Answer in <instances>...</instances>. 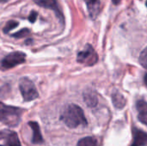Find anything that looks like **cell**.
I'll return each mask as SVG.
<instances>
[{
  "mask_svg": "<svg viewBox=\"0 0 147 146\" xmlns=\"http://www.w3.org/2000/svg\"><path fill=\"white\" fill-rule=\"evenodd\" d=\"M28 34H29V30L28 28H23V29L20 30L19 32L13 34V36L16 37V38H22V37L28 35Z\"/></svg>",
  "mask_w": 147,
  "mask_h": 146,
  "instance_id": "cell-16",
  "label": "cell"
},
{
  "mask_svg": "<svg viewBox=\"0 0 147 146\" xmlns=\"http://www.w3.org/2000/svg\"><path fill=\"white\" fill-rule=\"evenodd\" d=\"M60 119L70 128L87 126V120L83 109L75 104L66 105L61 112Z\"/></svg>",
  "mask_w": 147,
  "mask_h": 146,
  "instance_id": "cell-1",
  "label": "cell"
},
{
  "mask_svg": "<svg viewBox=\"0 0 147 146\" xmlns=\"http://www.w3.org/2000/svg\"><path fill=\"white\" fill-rule=\"evenodd\" d=\"M133 134H134V140L131 146H146L147 142L146 133L138 129L137 127H133Z\"/></svg>",
  "mask_w": 147,
  "mask_h": 146,
  "instance_id": "cell-8",
  "label": "cell"
},
{
  "mask_svg": "<svg viewBox=\"0 0 147 146\" xmlns=\"http://www.w3.org/2000/svg\"><path fill=\"white\" fill-rule=\"evenodd\" d=\"M36 18H37V13H36L35 11H32V12L30 13V15H29V17H28V20H29L31 22H34L35 20H36Z\"/></svg>",
  "mask_w": 147,
  "mask_h": 146,
  "instance_id": "cell-17",
  "label": "cell"
},
{
  "mask_svg": "<svg viewBox=\"0 0 147 146\" xmlns=\"http://www.w3.org/2000/svg\"><path fill=\"white\" fill-rule=\"evenodd\" d=\"M113 1V3H115V4H118L120 2H121V0H112Z\"/></svg>",
  "mask_w": 147,
  "mask_h": 146,
  "instance_id": "cell-18",
  "label": "cell"
},
{
  "mask_svg": "<svg viewBox=\"0 0 147 146\" xmlns=\"http://www.w3.org/2000/svg\"><path fill=\"white\" fill-rule=\"evenodd\" d=\"M146 52H147L146 48H145V49L143 50V52L140 53V64L142 65V66H143L144 68H146V63H147Z\"/></svg>",
  "mask_w": 147,
  "mask_h": 146,
  "instance_id": "cell-14",
  "label": "cell"
},
{
  "mask_svg": "<svg viewBox=\"0 0 147 146\" xmlns=\"http://www.w3.org/2000/svg\"><path fill=\"white\" fill-rule=\"evenodd\" d=\"M33 1L40 7H43L46 9H50L53 10L56 13L58 18L60 20V22H64V21H65L64 15L62 14V11L60 10V9L58 6L56 0H33Z\"/></svg>",
  "mask_w": 147,
  "mask_h": 146,
  "instance_id": "cell-7",
  "label": "cell"
},
{
  "mask_svg": "<svg viewBox=\"0 0 147 146\" xmlns=\"http://www.w3.org/2000/svg\"><path fill=\"white\" fill-rule=\"evenodd\" d=\"M0 146H2V145H0Z\"/></svg>",
  "mask_w": 147,
  "mask_h": 146,
  "instance_id": "cell-19",
  "label": "cell"
},
{
  "mask_svg": "<svg viewBox=\"0 0 147 146\" xmlns=\"http://www.w3.org/2000/svg\"><path fill=\"white\" fill-rule=\"evenodd\" d=\"M23 110L0 102V122L9 127H16L21 121Z\"/></svg>",
  "mask_w": 147,
  "mask_h": 146,
  "instance_id": "cell-2",
  "label": "cell"
},
{
  "mask_svg": "<svg viewBox=\"0 0 147 146\" xmlns=\"http://www.w3.org/2000/svg\"><path fill=\"white\" fill-rule=\"evenodd\" d=\"M91 19H96L100 11V0H84Z\"/></svg>",
  "mask_w": 147,
  "mask_h": 146,
  "instance_id": "cell-9",
  "label": "cell"
},
{
  "mask_svg": "<svg viewBox=\"0 0 147 146\" xmlns=\"http://www.w3.org/2000/svg\"><path fill=\"white\" fill-rule=\"evenodd\" d=\"M18 25V23L16 22H14V21H9L7 24H6V26L4 27V28H3V32L4 33H8L9 30H11L12 28H14L15 27H16Z\"/></svg>",
  "mask_w": 147,
  "mask_h": 146,
  "instance_id": "cell-15",
  "label": "cell"
},
{
  "mask_svg": "<svg viewBox=\"0 0 147 146\" xmlns=\"http://www.w3.org/2000/svg\"><path fill=\"white\" fill-rule=\"evenodd\" d=\"M112 100H113L114 105L117 108H123L124 106L126 105V100L124 96L119 92H115L112 95Z\"/></svg>",
  "mask_w": 147,
  "mask_h": 146,
  "instance_id": "cell-12",
  "label": "cell"
},
{
  "mask_svg": "<svg viewBox=\"0 0 147 146\" xmlns=\"http://www.w3.org/2000/svg\"><path fill=\"white\" fill-rule=\"evenodd\" d=\"M77 60L80 64L85 65L87 66H91L97 62L98 57H97V54L95 52L94 48L91 46L87 45L86 47L84 48V50H83L78 53Z\"/></svg>",
  "mask_w": 147,
  "mask_h": 146,
  "instance_id": "cell-4",
  "label": "cell"
},
{
  "mask_svg": "<svg viewBox=\"0 0 147 146\" xmlns=\"http://www.w3.org/2000/svg\"><path fill=\"white\" fill-rule=\"evenodd\" d=\"M77 146H99V142L94 137H86L80 139Z\"/></svg>",
  "mask_w": 147,
  "mask_h": 146,
  "instance_id": "cell-13",
  "label": "cell"
},
{
  "mask_svg": "<svg viewBox=\"0 0 147 146\" xmlns=\"http://www.w3.org/2000/svg\"><path fill=\"white\" fill-rule=\"evenodd\" d=\"M19 89L25 102H30L38 97V92L34 84L27 77H22L20 80Z\"/></svg>",
  "mask_w": 147,
  "mask_h": 146,
  "instance_id": "cell-3",
  "label": "cell"
},
{
  "mask_svg": "<svg viewBox=\"0 0 147 146\" xmlns=\"http://www.w3.org/2000/svg\"><path fill=\"white\" fill-rule=\"evenodd\" d=\"M26 55L22 52H13L5 56L2 61L1 65L4 69H10L18 65L22 64L25 61Z\"/></svg>",
  "mask_w": 147,
  "mask_h": 146,
  "instance_id": "cell-5",
  "label": "cell"
},
{
  "mask_svg": "<svg viewBox=\"0 0 147 146\" xmlns=\"http://www.w3.org/2000/svg\"><path fill=\"white\" fill-rule=\"evenodd\" d=\"M28 126L33 130V137H32V143L33 144H42L44 142V139L41 136L40 126L37 122L34 121H29Z\"/></svg>",
  "mask_w": 147,
  "mask_h": 146,
  "instance_id": "cell-10",
  "label": "cell"
},
{
  "mask_svg": "<svg viewBox=\"0 0 147 146\" xmlns=\"http://www.w3.org/2000/svg\"><path fill=\"white\" fill-rule=\"evenodd\" d=\"M0 140H3L7 146H22L17 134L9 129L0 131Z\"/></svg>",
  "mask_w": 147,
  "mask_h": 146,
  "instance_id": "cell-6",
  "label": "cell"
},
{
  "mask_svg": "<svg viewBox=\"0 0 147 146\" xmlns=\"http://www.w3.org/2000/svg\"><path fill=\"white\" fill-rule=\"evenodd\" d=\"M137 110L139 112V120L146 125L147 121V104L146 101L140 100L137 102Z\"/></svg>",
  "mask_w": 147,
  "mask_h": 146,
  "instance_id": "cell-11",
  "label": "cell"
}]
</instances>
